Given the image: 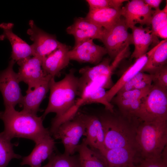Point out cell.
Here are the masks:
<instances>
[{
	"instance_id": "6da1fadb",
	"label": "cell",
	"mask_w": 167,
	"mask_h": 167,
	"mask_svg": "<svg viewBox=\"0 0 167 167\" xmlns=\"http://www.w3.org/2000/svg\"><path fill=\"white\" fill-rule=\"evenodd\" d=\"M71 69L61 80L56 81L52 78L49 85L50 94L47 108L42 115L43 119L49 113H54L49 131L52 135L65 122L73 118L76 97L78 95L79 78Z\"/></svg>"
},
{
	"instance_id": "7a4b0ae2",
	"label": "cell",
	"mask_w": 167,
	"mask_h": 167,
	"mask_svg": "<svg viewBox=\"0 0 167 167\" xmlns=\"http://www.w3.org/2000/svg\"><path fill=\"white\" fill-rule=\"evenodd\" d=\"M6 136L11 140L14 138L28 139L36 143L50 135L49 130L43 124L42 116L38 117L23 110H16L13 107H5L0 112Z\"/></svg>"
},
{
	"instance_id": "3957f363",
	"label": "cell",
	"mask_w": 167,
	"mask_h": 167,
	"mask_svg": "<svg viewBox=\"0 0 167 167\" xmlns=\"http://www.w3.org/2000/svg\"><path fill=\"white\" fill-rule=\"evenodd\" d=\"M108 112L98 116L104 133L105 149L135 147L136 131L139 120L136 118H128L122 114L117 116L114 112Z\"/></svg>"
},
{
	"instance_id": "277c9868",
	"label": "cell",
	"mask_w": 167,
	"mask_h": 167,
	"mask_svg": "<svg viewBox=\"0 0 167 167\" xmlns=\"http://www.w3.org/2000/svg\"><path fill=\"white\" fill-rule=\"evenodd\" d=\"M167 144V121L140 122L136 130L135 145L139 159L160 156Z\"/></svg>"
},
{
	"instance_id": "5b68a950",
	"label": "cell",
	"mask_w": 167,
	"mask_h": 167,
	"mask_svg": "<svg viewBox=\"0 0 167 167\" xmlns=\"http://www.w3.org/2000/svg\"><path fill=\"white\" fill-rule=\"evenodd\" d=\"M136 118L141 122L167 121V90L152 84L142 100Z\"/></svg>"
},
{
	"instance_id": "8992f818",
	"label": "cell",
	"mask_w": 167,
	"mask_h": 167,
	"mask_svg": "<svg viewBox=\"0 0 167 167\" xmlns=\"http://www.w3.org/2000/svg\"><path fill=\"white\" fill-rule=\"evenodd\" d=\"M110 59L106 58L94 66H87L80 69L78 93L88 86L105 89L111 88L113 85L111 76L116 67L110 63Z\"/></svg>"
},
{
	"instance_id": "52a82bcc",
	"label": "cell",
	"mask_w": 167,
	"mask_h": 167,
	"mask_svg": "<svg viewBox=\"0 0 167 167\" xmlns=\"http://www.w3.org/2000/svg\"><path fill=\"white\" fill-rule=\"evenodd\" d=\"M86 126L82 117L78 112L72 119L61 124L52 134L54 139L61 140L64 148V153L74 155L76 152L80 139L86 136Z\"/></svg>"
},
{
	"instance_id": "ba28073f",
	"label": "cell",
	"mask_w": 167,
	"mask_h": 167,
	"mask_svg": "<svg viewBox=\"0 0 167 167\" xmlns=\"http://www.w3.org/2000/svg\"><path fill=\"white\" fill-rule=\"evenodd\" d=\"M124 18H121L111 28L105 30L101 41L110 58H113L128 46L133 44L132 34L128 32Z\"/></svg>"
},
{
	"instance_id": "9c48e42d",
	"label": "cell",
	"mask_w": 167,
	"mask_h": 167,
	"mask_svg": "<svg viewBox=\"0 0 167 167\" xmlns=\"http://www.w3.org/2000/svg\"><path fill=\"white\" fill-rule=\"evenodd\" d=\"M15 62L11 59L7 67L0 72V91L5 107L15 108L17 104L20 105L23 97L17 73L13 69Z\"/></svg>"
},
{
	"instance_id": "30bf717a",
	"label": "cell",
	"mask_w": 167,
	"mask_h": 167,
	"mask_svg": "<svg viewBox=\"0 0 167 167\" xmlns=\"http://www.w3.org/2000/svg\"><path fill=\"white\" fill-rule=\"evenodd\" d=\"M30 28L27 33L33 43L30 46L33 56L42 59L59 48L62 43L57 39L56 36L48 33L38 27L34 21H29Z\"/></svg>"
},
{
	"instance_id": "8fae6325",
	"label": "cell",
	"mask_w": 167,
	"mask_h": 167,
	"mask_svg": "<svg viewBox=\"0 0 167 167\" xmlns=\"http://www.w3.org/2000/svg\"><path fill=\"white\" fill-rule=\"evenodd\" d=\"M122 16L124 17L128 28L137 24L141 26L151 25L153 10L142 0H132L128 1L122 7Z\"/></svg>"
},
{
	"instance_id": "7c38bea8",
	"label": "cell",
	"mask_w": 167,
	"mask_h": 167,
	"mask_svg": "<svg viewBox=\"0 0 167 167\" xmlns=\"http://www.w3.org/2000/svg\"><path fill=\"white\" fill-rule=\"evenodd\" d=\"M42 59L36 56L29 57L17 62L19 66L17 73L20 82L28 85L27 90L32 89L47 76L42 66Z\"/></svg>"
},
{
	"instance_id": "4fadbf2b",
	"label": "cell",
	"mask_w": 167,
	"mask_h": 167,
	"mask_svg": "<svg viewBox=\"0 0 167 167\" xmlns=\"http://www.w3.org/2000/svg\"><path fill=\"white\" fill-rule=\"evenodd\" d=\"M78 112L83 119L86 126V137L83 140L90 148L102 153L105 149L104 135L98 116L79 110Z\"/></svg>"
},
{
	"instance_id": "5bb4252c",
	"label": "cell",
	"mask_w": 167,
	"mask_h": 167,
	"mask_svg": "<svg viewBox=\"0 0 167 167\" xmlns=\"http://www.w3.org/2000/svg\"><path fill=\"white\" fill-rule=\"evenodd\" d=\"M105 29L85 18L75 19L73 24L68 27L66 32L73 35L75 39V46L89 39L101 40Z\"/></svg>"
},
{
	"instance_id": "9a60e30c",
	"label": "cell",
	"mask_w": 167,
	"mask_h": 167,
	"mask_svg": "<svg viewBox=\"0 0 167 167\" xmlns=\"http://www.w3.org/2000/svg\"><path fill=\"white\" fill-rule=\"evenodd\" d=\"M89 39L76 46L69 52L70 60L97 65L107 54L105 48L95 44Z\"/></svg>"
},
{
	"instance_id": "2e32d148",
	"label": "cell",
	"mask_w": 167,
	"mask_h": 167,
	"mask_svg": "<svg viewBox=\"0 0 167 167\" xmlns=\"http://www.w3.org/2000/svg\"><path fill=\"white\" fill-rule=\"evenodd\" d=\"M100 153L106 167H130L135 165L139 158L137 149L133 147L105 149Z\"/></svg>"
},
{
	"instance_id": "e0dca14e",
	"label": "cell",
	"mask_w": 167,
	"mask_h": 167,
	"mask_svg": "<svg viewBox=\"0 0 167 167\" xmlns=\"http://www.w3.org/2000/svg\"><path fill=\"white\" fill-rule=\"evenodd\" d=\"M70 49L68 46L62 43L57 49L42 59V68L46 75L54 78L58 76L68 65L70 60Z\"/></svg>"
},
{
	"instance_id": "ac0fdd59",
	"label": "cell",
	"mask_w": 167,
	"mask_h": 167,
	"mask_svg": "<svg viewBox=\"0 0 167 167\" xmlns=\"http://www.w3.org/2000/svg\"><path fill=\"white\" fill-rule=\"evenodd\" d=\"M52 78L49 75L46 77L34 88L27 90L26 95L23 96L20 105L23 107V110L36 115L39 106L49 90L50 80Z\"/></svg>"
},
{
	"instance_id": "d6986e66",
	"label": "cell",
	"mask_w": 167,
	"mask_h": 167,
	"mask_svg": "<svg viewBox=\"0 0 167 167\" xmlns=\"http://www.w3.org/2000/svg\"><path fill=\"white\" fill-rule=\"evenodd\" d=\"M55 143L50 135L35 143L31 153L23 158L21 165H27L30 167H41L42 163L54 153Z\"/></svg>"
},
{
	"instance_id": "ffe728a7",
	"label": "cell",
	"mask_w": 167,
	"mask_h": 167,
	"mask_svg": "<svg viewBox=\"0 0 167 167\" xmlns=\"http://www.w3.org/2000/svg\"><path fill=\"white\" fill-rule=\"evenodd\" d=\"M13 24L3 23L0 27L3 31V34L0 38H6L9 41L12 47L11 59L15 62L33 56L30 45L22 40L12 31Z\"/></svg>"
},
{
	"instance_id": "44dd1931",
	"label": "cell",
	"mask_w": 167,
	"mask_h": 167,
	"mask_svg": "<svg viewBox=\"0 0 167 167\" xmlns=\"http://www.w3.org/2000/svg\"><path fill=\"white\" fill-rule=\"evenodd\" d=\"M130 28L132 31L133 44L135 46L131 58L137 59L148 52L150 45L156 37L153 35L148 27L135 26Z\"/></svg>"
},
{
	"instance_id": "7402d4cb",
	"label": "cell",
	"mask_w": 167,
	"mask_h": 167,
	"mask_svg": "<svg viewBox=\"0 0 167 167\" xmlns=\"http://www.w3.org/2000/svg\"><path fill=\"white\" fill-rule=\"evenodd\" d=\"M121 9L106 8L89 10L85 18L108 30L113 27L121 18Z\"/></svg>"
},
{
	"instance_id": "603a6c76",
	"label": "cell",
	"mask_w": 167,
	"mask_h": 167,
	"mask_svg": "<svg viewBox=\"0 0 167 167\" xmlns=\"http://www.w3.org/2000/svg\"><path fill=\"white\" fill-rule=\"evenodd\" d=\"M149 55L148 51L143 56L136 59L135 62L124 71L117 82L108 91H106L105 98L108 101L111 102L112 98L122 87L141 71L146 63Z\"/></svg>"
},
{
	"instance_id": "cb8c5ba5",
	"label": "cell",
	"mask_w": 167,
	"mask_h": 167,
	"mask_svg": "<svg viewBox=\"0 0 167 167\" xmlns=\"http://www.w3.org/2000/svg\"><path fill=\"white\" fill-rule=\"evenodd\" d=\"M147 61L140 72L153 74L166 65L167 41L163 40L149 51Z\"/></svg>"
},
{
	"instance_id": "d4e9b609",
	"label": "cell",
	"mask_w": 167,
	"mask_h": 167,
	"mask_svg": "<svg viewBox=\"0 0 167 167\" xmlns=\"http://www.w3.org/2000/svg\"><path fill=\"white\" fill-rule=\"evenodd\" d=\"M76 152L81 167H106L104 159L98 151L90 148L82 140Z\"/></svg>"
},
{
	"instance_id": "484cf974",
	"label": "cell",
	"mask_w": 167,
	"mask_h": 167,
	"mask_svg": "<svg viewBox=\"0 0 167 167\" xmlns=\"http://www.w3.org/2000/svg\"><path fill=\"white\" fill-rule=\"evenodd\" d=\"M48 159L47 164L41 167H81L78 155L54 153Z\"/></svg>"
},
{
	"instance_id": "4316f807",
	"label": "cell",
	"mask_w": 167,
	"mask_h": 167,
	"mask_svg": "<svg viewBox=\"0 0 167 167\" xmlns=\"http://www.w3.org/2000/svg\"><path fill=\"white\" fill-rule=\"evenodd\" d=\"M3 132L0 133V167H6L13 159H20L21 156L14 151V144Z\"/></svg>"
},
{
	"instance_id": "83f0119b",
	"label": "cell",
	"mask_w": 167,
	"mask_h": 167,
	"mask_svg": "<svg viewBox=\"0 0 167 167\" xmlns=\"http://www.w3.org/2000/svg\"><path fill=\"white\" fill-rule=\"evenodd\" d=\"M142 99H112L111 101L113 100L117 105L122 115L128 118H137L136 115L139 109Z\"/></svg>"
},
{
	"instance_id": "f1b7e54d",
	"label": "cell",
	"mask_w": 167,
	"mask_h": 167,
	"mask_svg": "<svg viewBox=\"0 0 167 167\" xmlns=\"http://www.w3.org/2000/svg\"><path fill=\"white\" fill-rule=\"evenodd\" d=\"M151 25L152 32L156 37L160 30L167 27V4L163 9L155 10L152 17Z\"/></svg>"
},
{
	"instance_id": "f546056e",
	"label": "cell",
	"mask_w": 167,
	"mask_h": 167,
	"mask_svg": "<svg viewBox=\"0 0 167 167\" xmlns=\"http://www.w3.org/2000/svg\"><path fill=\"white\" fill-rule=\"evenodd\" d=\"M152 85V84L151 85L143 89H135L122 92H118L116 95V96L115 97H113L112 99L135 100L142 99L148 94Z\"/></svg>"
},
{
	"instance_id": "4dcf8cb0",
	"label": "cell",
	"mask_w": 167,
	"mask_h": 167,
	"mask_svg": "<svg viewBox=\"0 0 167 167\" xmlns=\"http://www.w3.org/2000/svg\"><path fill=\"white\" fill-rule=\"evenodd\" d=\"M124 0H87L89 6V10L112 8L116 9L122 8Z\"/></svg>"
},
{
	"instance_id": "1f68e13d",
	"label": "cell",
	"mask_w": 167,
	"mask_h": 167,
	"mask_svg": "<svg viewBox=\"0 0 167 167\" xmlns=\"http://www.w3.org/2000/svg\"><path fill=\"white\" fill-rule=\"evenodd\" d=\"M165 148L160 156L149 159H139L136 167H167V150Z\"/></svg>"
},
{
	"instance_id": "d6a6232c",
	"label": "cell",
	"mask_w": 167,
	"mask_h": 167,
	"mask_svg": "<svg viewBox=\"0 0 167 167\" xmlns=\"http://www.w3.org/2000/svg\"><path fill=\"white\" fill-rule=\"evenodd\" d=\"M152 75L154 84L164 89H167V67L165 65Z\"/></svg>"
},
{
	"instance_id": "836d02e7",
	"label": "cell",
	"mask_w": 167,
	"mask_h": 167,
	"mask_svg": "<svg viewBox=\"0 0 167 167\" xmlns=\"http://www.w3.org/2000/svg\"><path fill=\"white\" fill-rule=\"evenodd\" d=\"M151 77L152 75L151 74H146L144 72L140 71L127 82L118 92L131 90L132 89L133 86L142 80Z\"/></svg>"
},
{
	"instance_id": "e575fe53",
	"label": "cell",
	"mask_w": 167,
	"mask_h": 167,
	"mask_svg": "<svg viewBox=\"0 0 167 167\" xmlns=\"http://www.w3.org/2000/svg\"><path fill=\"white\" fill-rule=\"evenodd\" d=\"M144 2L151 8H153L154 10L160 9V6L162 1L161 0H144Z\"/></svg>"
},
{
	"instance_id": "d590c367",
	"label": "cell",
	"mask_w": 167,
	"mask_h": 167,
	"mask_svg": "<svg viewBox=\"0 0 167 167\" xmlns=\"http://www.w3.org/2000/svg\"><path fill=\"white\" fill-rule=\"evenodd\" d=\"M136 167L135 166V165H134L132 166H131V167Z\"/></svg>"
}]
</instances>
